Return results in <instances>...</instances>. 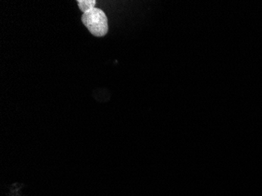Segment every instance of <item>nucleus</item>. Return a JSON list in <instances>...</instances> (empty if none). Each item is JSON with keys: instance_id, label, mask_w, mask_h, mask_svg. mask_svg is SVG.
<instances>
[{"instance_id": "1", "label": "nucleus", "mask_w": 262, "mask_h": 196, "mask_svg": "<svg viewBox=\"0 0 262 196\" xmlns=\"http://www.w3.org/2000/svg\"><path fill=\"white\" fill-rule=\"evenodd\" d=\"M82 22L94 36L102 37L108 33V18L101 9L95 7L91 11L82 14Z\"/></svg>"}, {"instance_id": "2", "label": "nucleus", "mask_w": 262, "mask_h": 196, "mask_svg": "<svg viewBox=\"0 0 262 196\" xmlns=\"http://www.w3.org/2000/svg\"><path fill=\"white\" fill-rule=\"evenodd\" d=\"M77 4L81 11L85 14L95 8L96 1L95 0H78Z\"/></svg>"}]
</instances>
